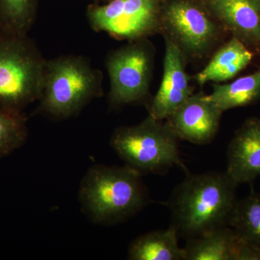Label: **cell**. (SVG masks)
<instances>
[{
	"instance_id": "20",
	"label": "cell",
	"mask_w": 260,
	"mask_h": 260,
	"mask_svg": "<svg viewBox=\"0 0 260 260\" xmlns=\"http://www.w3.org/2000/svg\"><path fill=\"white\" fill-rule=\"evenodd\" d=\"M94 3H99V4H102V3H107V2L110 1V0H93Z\"/></svg>"
},
{
	"instance_id": "18",
	"label": "cell",
	"mask_w": 260,
	"mask_h": 260,
	"mask_svg": "<svg viewBox=\"0 0 260 260\" xmlns=\"http://www.w3.org/2000/svg\"><path fill=\"white\" fill-rule=\"evenodd\" d=\"M39 0H0V26L3 31L28 35L37 19Z\"/></svg>"
},
{
	"instance_id": "19",
	"label": "cell",
	"mask_w": 260,
	"mask_h": 260,
	"mask_svg": "<svg viewBox=\"0 0 260 260\" xmlns=\"http://www.w3.org/2000/svg\"><path fill=\"white\" fill-rule=\"evenodd\" d=\"M28 119L24 112L0 110V159L13 153L26 142Z\"/></svg>"
},
{
	"instance_id": "7",
	"label": "cell",
	"mask_w": 260,
	"mask_h": 260,
	"mask_svg": "<svg viewBox=\"0 0 260 260\" xmlns=\"http://www.w3.org/2000/svg\"><path fill=\"white\" fill-rule=\"evenodd\" d=\"M155 49L148 39L129 42L113 50L106 59L112 108L138 104L148 100L153 78Z\"/></svg>"
},
{
	"instance_id": "9",
	"label": "cell",
	"mask_w": 260,
	"mask_h": 260,
	"mask_svg": "<svg viewBox=\"0 0 260 260\" xmlns=\"http://www.w3.org/2000/svg\"><path fill=\"white\" fill-rule=\"evenodd\" d=\"M164 74L158 91L147 104L148 115L167 119L193 93L186 73V59L180 49L165 39Z\"/></svg>"
},
{
	"instance_id": "5",
	"label": "cell",
	"mask_w": 260,
	"mask_h": 260,
	"mask_svg": "<svg viewBox=\"0 0 260 260\" xmlns=\"http://www.w3.org/2000/svg\"><path fill=\"white\" fill-rule=\"evenodd\" d=\"M148 115L139 124L116 128L110 145L125 165L143 174H162L181 165L177 138L169 122Z\"/></svg>"
},
{
	"instance_id": "1",
	"label": "cell",
	"mask_w": 260,
	"mask_h": 260,
	"mask_svg": "<svg viewBox=\"0 0 260 260\" xmlns=\"http://www.w3.org/2000/svg\"><path fill=\"white\" fill-rule=\"evenodd\" d=\"M238 185L226 172L191 174L176 186L167 205L173 226L189 239L229 226Z\"/></svg>"
},
{
	"instance_id": "11",
	"label": "cell",
	"mask_w": 260,
	"mask_h": 260,
	"mask_svg": "<svg viewBox=\"0 0 260 260\" xmlns=\"http://www.w3.org/2000/svg\"><path fill=\"white\" fill-rule=\"evenodd\" d=\"M202 1L224 30L251 51H260V0Z\"/></svg>"
},
{
	"instance_id": "17",
	"label": "cell",
	"mask_w": 260,
	"mask_h": 260,
	"mask_svg": "<svg viewBox=\"0 0 260 260\" xmlns=\"http://www.w3.org/2000/svg\"><path fill=\"white\" fill-rule=\"evenodd\" d=\"M232 227L246 242L260 249V194L251 189L244 199L237 200L231 215Z\"/></svg>"
},
{
	"instance_id": "3",
	"label": "cell",
	"mask_w": 260,
	"mask_h": 260,
	"mask_svg": "<svg viewBox=\"0 0 260 260\" xmlns=\"http://www.w3.org/2000/svg\"><path fill=\"white\" fill-rule=\"evenodd\" d=\"M103 80L102 70L86 56L66 54L47 59L37 112L56 120L75 117L103 96Z\"/></svg>"
},
{
	"instance_id": "15",
	"label": "cell",
	"mask_w": 260,
	"mask_h": 260,
	"mask_svg": "<svg viewBox=\"0 0 260 260\" xmlns=\"http://www.w3.org/2000/svg\"><path fill=\"white\" fill-rule=\"evenodd\" d=\"M177 229L172 225L165 230L154 231L134 239L127 251L131 260H184V248L178 243Z\"/></svg>"
},
{
	"instance_id": "12",
	"label": "cell",
	"mask_w": 260,
	"mask_h": 260,
	"mask_svg": "<svg viewBox=\"0 0 260 260\" xmlns=\"http://www.w3.org/2000/svg\"><path fill=\"white\" fill-rule=\"evenodd\" d=\"M229 177L237 185L260 176V119L250 118L236 131L228 147Z\"/></svg>"
},
{
	"instance_id": "2",
	"label": "cell",
	"mask_w": 260,
	"mask_h": 260,
	"mask_svg": "<svg viewBox=\"0 0 260 260\" xmlns=\"http://www.w3.org/2000/svg\"><path fill=\"white\" fill-rule=\"evenodd\" d=\"M142 176L126 165L90 167L78 191L83 213L92 223L102 225H116L134 216L150 200Z\"/></svg>"
},
{
	"instance_id": "14",
	"label": "cell",
	"mask_w": 260,
	"mask_h": 260,
	"mask_svg": "<svg viewBox=\"0 0 260 260\" xmlns=\"http://www.w3.org/2000/svg\"><path fill=\"white\" fill-rule=\"evenodd\" d=\"M253 59V52L235 37L215 51L208 64L195 76L200 85L219 83L234 78L246 68Z\"/></svg>"
},
{
	"instance_id": "6",
	"label": "cell",
	"mask_w": 260,
	"mask_h": 260,
	"mask_svg": "<svg viewBox=\"0 0 260 260\" xmlns=\"http://www.w3.org/2000/svg\"><path fill=\"white\" fill-rule=\"evenodd\" d=\"M223 30L202 0H162L160 32L187 60L208 55Z\"/></svg>"
},
{
	"instance_id": "16",
	"label": "cell",
	"mask_w": 260,
	"mask_h": 260,
	"mask_svg": "<svg viewBox=\"0 0 260 260\" xmlns=\"http://www.w3.org/2000/svg\"><path fill=\"white\" fill-rule=\"evenodd\" d=\"M208 97L223 112L254 104L260 99V68L232 83L214 84Z\"/></svg>"
},
{
	"instance_id": "4",
	"label": "cell",
	"mask_w": 260,
	"mask_h": 260,
	"mask_svg": "<svg viewBox=\"0 0 260 260\" xmlns=\"http://www.w3.org/2000/svg\"><path fill=\"white\" fill-rule=\"evenodd\" d=\"M46 62L28 35L0 31V110L21 113L39 101Z\"/></svg>"
},
{
	"instance_id": "10",
	"label": "cell",
	"mask_w": 260,
	"mask_h": 260,
	"mask_svg": "<svg viewBox=\"0 0 260 260\" xmlns=\"http://www.w3.org/2000/svg\"><path fill=\"white\" fill-rule=\"evenodd\" d=\"M222 112L208 95L192 93L167 121L179 139L197 145L208 144L218 131Z\"/></svg>"
},
{
	"instance_id": "13",
	"label": "cell",
	"mask_w": 260,
	"mask_h": 260,
	"mask_svg": "<svg viewBox=\"0 0 260 260\" xmlns=\"http://www.w3.org/2000/svg\"><path fill=\"white\" fill-rule=\"evenodd\" d=\"M242 239L230 226L187 239L184 260H237Z\"/></svg>"
},
{
	"instance_id": "8",
	"label": "cell",
	"mask_w": 260,
	"mask_h": 260,
	"mask_svg": "<svg viewBox=\"0 0 260 260\" xmlns=\"http://www.w3.org/2000/svg\"><path fill=\"white\" fill-rule=\"evenodd\" d=\"M162 0H110L91 3L87 20L94 31L106 32L116 40L149 39L160 32Z\"/></svg>"
},
{
	"instance_id": "21",
	"label": "cell",
	"mask_w": 260,
	"mask_h": 260,
	"mask_svg": "<svg viewBox=\"0 0 260 260\" xmlns=\"http://www.w3.org/2000/svg\"><path fill=\"white\" fill-rule=\"evenodd\" d=\"M1 30H2L1 26H0V31H1Z\"/></svg>"
}]
</instances>
